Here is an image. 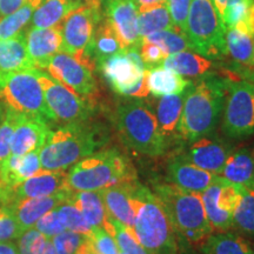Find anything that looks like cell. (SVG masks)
Here are the masks:
<instances>
[{
	"label": "cell",
	"mask_w": 254,
	"mask_h": 254,
	"mask_svg": "<svg viewBox=\"0 0 254 254\" xmlns=\"http://www.w3.org/2000/svg\"><path fill=\"white\" fill-rule=\"evenodd\" d=\"M107 139L106 128L100 124L90 122V119L65 124L56 131L51 129L39 153L41 168L66 171L104 147Z\"/></svg>",
	"instance_id": "6da1fadb"
},
{
	"label": "cell",
	"mask_w": 254,
	"mask_h": 254,
	"mask_svg": "<svg viewBox=\"0 0 254 254\" xmlns=\"http://www.w3.org/2000/svg\"><path fill=\"white\" fill-rule=\"evenodd\" d=\"M227 79L207 75L187 88L177 131L183 139L194 141L214 131L224 109Z\"/></svg>",
	"instance_id": "7a4b0ae2"
},
{
	"label": "cell",
	"mask_w": 254,
	"mask_h": 254,
	"mask_svg": "<svg viewBox=\"0 0 254 254\" xmlns=\"http://www.w3.org/2000/svg\"><path fill=\"white\" fill-rule=\"evenodd\" d=\"M133 232L139 244L151 254H177V234L158 196L138 184L133 193Z\"/></svg>",
	"instance_id": "3957f363"
},
{
	"label": "cell",
	"mask_w": 254,
	"mask_h": 254,
	"mask_svg": "<svg viewBox=\"0 0 254 254\" xmlns=\"http://www.w3.org/2000/svg\"><path fill=\"white\" fill-rule=\"evenodd\" d=\"M135 180L136 173L131 160L118 148L95 152L75 163L67 172V185L74 192L100 190Z\"/></svg>",
	"instance_id": "277c9868"
},
{
	"label": "cell",
	"mask_w": 254,
	"mask_h": 254,
	"mask_svg": "<svg viewBox=\"0 0 254 254\" xmlns=\"http://www.w3.org/2000/svg\"><path fill=\"white\" fill-rule=\"evenodd\" d=\"M154 194L163 204L177 236L190 244H201L213 228L206 215L201 195L186 192L173 184H160Z\"/></svg>",
	"instance_id": "5b68a950"
},
{
	"label": "cell",
	"mask_w": 254,
	"mask_h": 254,
	"mask_svg": "<svg viewBox=\"0 0 254 254\" xmlns=\"http://www.w3.org/2000/svg\"><path fill=\"white\" fill-rule=\"evenodd\" d=\"M117 128L123 141L147 157H160L166 151L165 135L159 129L157 118L148 105L141 100H131L117 110Z\"/></svg>",
	"instance_id": "8992f818"
},
{
	"label": "cell",
	"mask_w": 254,
	"mask_h": 254,
	"mask_svg": "<svg viewBox=\"0 0 254 254\" xmlns=\"http://www.w3.org/2000/svg\"><path fill=\"white\" fill-rule=\"evenodd\" d=\"M0 103L25 116L53 122L37 68L0 73Z\"/></svg>",
	"instance_id": "52a82bcc"
},
{
	"label": "cell",
	"mask_w": 254,
	"mask_h": 254,
	"mask_svg": "<svg viewBox=\"0 0 254 254\" xmlns=\"http://www.w3.org/2000/svg\"><path fill=\"white\" fill-rule=\"evenodd\" d=\"M184 32L193 51L207 58L227 55L225 33L226 27L212 0H192Z\"/></svg>",
	"instance_id": "ba28073f"
},
{
	"label": "cell",
	"mask_w": 254,
	"mask_h": 254,
	"mask_svg": "<svg viewBox=\"0 0 254 254\" xmlns=\"http://www.w3.org/2000/svg\"><path fill=\"white\" fill-rule=\"evenodd\" d=\"M222 129L233 139L254 133V79L227 78Z\"/></svg>",
	"instance_id": "9c48e42d"
},
{
	"label": "cell",
	"mask_w": 254,
	"mask_h": 254,
	"mask_svg": "<svg viewBox=\"0 0 254 254\" xmlns=\"http://www.w3.org/2000/svg\"><path fill=\"white\" fill-rule=\"evenodd\" d=\"M45 103L55 123L71 124L88 120L92 117L93 106L86 97L78 94L62 82L53 79L49 73L37 69Z\"/></svg>",
	"instance_id": "30bf717a"
},
{
	"label": "cell",
	"mask_w": 254,
	"mask_h": 254,
	"mask_svg": "<svg viewBox=\"0 0 254 254\" xmlns=\"http://www.w3.org/2000/svg\"><path fill=\"white\" fill-rule=\"evenodd\" d=\"M103 19V13L95 12L86 5L79 6L66 15L62 23L63 50L75 57L91 68H95V63L88 57V47L93 39L97 25Z\"/></svg>",
	"instance_id": "8fae6325"
},
{
	"label": "cell",
	"mask_w": 254,
	"mask_h": 254,
	"mask_svg": "<svg viewBox=\"0 0 254 254\" xmlns=\"http://www.w3.org/2000/svg\"><path fill=\"white\" fill-rule=\"evenodd\" d=\"M98 66L116 93L132 98H145L150 93L146 79L147 67L133 62L124 51L103 60Z\"/></svg>",
	"instance_id": "7c38bea8"
},
{
	"label": "cell",
	"mask_w": 254,
	"mask_h": 254,
	"mask_svg": "<svg viewBox=\"0 0 254 254\" xmlns=\"http://www.w3.org/2000/svg\"><path fill=\"white\" fill-rule=\"evenodd\" d=\"M243 186L218 177L201 193L206 215L213 231L227 232L233 227V211Z\"/></svg>",
	"instance_id": "4fadbf2b"
},
{
	"label": "cell",
	"mask_w": 254,
	"mask_h": 254,
	"mask_svg": "<svg viewBox=\"0 0 254 254\" xmlns=\"http://www.w3.org/2000/svg\"><path fill=\"white\" fill-rule=\"evenodd\" d=\"M45 69L53 79L82 97H91L97 90L94 69L66 52L53 56Z\"/></svg>",
	"instance_id": "5bb4252c"
},
{
	"label": "cell",
	"mask_w": 254,
	"mask_h": 254,
	"mask_svg": "<svg viewBox=\"0 0 254 254\" xmlns=\"http://www.w3.org/2000/svg\"><path fill=\"white\" fill-rule=\"evenodd\" d=\"M135 0H105L107 21L116 31L124 49L140 46Z\"/></svg>",
	"instance_id": "9a60e30c"
},
{
	"label": "cell",
	"mask_w": 254,
	"mask_h": 254,
	"mask_svg": "<svg viewBox=\"0 0 254 254\" xmlns=\"http://www.w3.org/2000/svg\"><path fill=\"white\" fill-rule=\"evenodd\" d=\"M66 189H69L66 171L41 170L40 172L28 178L13 189L4 190L7 196V201H18L23 199L55 194Z\"/></svg>",
	"instance_id": "2e32d148"
},
{
	"label": "cell",
	"mask_w": 254,
	"mask_h": 254,
	"mask_svg": "<svg viewBox=\"0 0 254 254\" xmlns=\"http://www.w3.org/2000/svg\"><path fill=\"white\" fill-rule=\"evenodd\" d=\"M73 192L74 190L71 189H66L51 195L23 199L18 200V201H8V205L13 212L15 219H17L19 226L23 232H25L30 228H33L36 222L47 212L52 211L59 205L68 201Z\"/></svg>",
	"instance_id": "e0dca14e"
},
{
	"label": "cell",
	"mask_w": 254,
	"mask_h": 254,
	"mask_svg": "<svg viewBox=\"0 0 254 254\" xmlns=\"http://www.w3.org/2000/svg\"><path fill=\"white\" fill-rule=\"evenodd\" d=\"M26 49L34 67L45 69L47 64L57 53L63 50L62 25L55 27H31L25 32Z\"/></svg>",
	"instance_id": "ac0fdd59"
},
{
	"label": "cell",
	"mask_w": 254,
	"mask_h": 254,
	"mask_svg": "<svg viewBox=\"0 0 254 254\" xmlns=\"http://www.w3.org/2000/svg\"><path fill=\"white\" fill-rule=\"evenodd\" d=\"M139 182L120 183L117 185L100 190L105 208L111 218L118 220L126 230L134 236V208H133V193Z\"/></svg>",
	"instance_id": "d6986e66"
},
{
	"label": "cell",
	"mask_w": 254,
	"mask_h": 254,
	"mask_svg": "<svg viewBox=\"0 0 254 254\" xmlns=\"http://www.w3.org/2000/svg\"><path fill=\"white\" fill-rule=\"evenodd\" d=\"M51 131L50 123L20 113L11 141V154L25 155L41 150Z\"/></svg>",
	"instance_id": "ffe728a7"
},
{
	"label": "cell",
	"mask_w": 254,
	"mask_h": 254,
	"mask_svg": "<svg viewBox=\"0 0 254 254\" xmlns=\"http://www.w3.org/2000/svg\"><path fill=\"white\" fill-rule=\"evenodd\" d=\"M167 177L171 184L179 189L201 194L213 183L217 174L202 170L186 160L183 155H178L168 164Z\"/></svg>",
	"instance_id": "44dd1931"
},
{
	"label": "cell",
	"mask_w": 254,
	"mask_h": 254,
	"mask_svg": "<svg viewBox=\"0 0 254 254\" xmlns=\"http://www.w3.org/2000/svg\"><path fill=\"white\" fill-rule=\"evenodd\" d=\"M230 154L231 150L226 144L202 136L190 142L189 150L182 155L202 170L220 174Z\"/></svg>",
	"instance_id": "7402d4cb"
},
{
	"label": "cell",
	"mask_w": 254,
	"mask_h": 254,
	"mask_svg": "<svg viewBox=\"0 0 254 254\" xmlns=\"http://www.w3.org/2000/svg\"><path fill=\"white\" fill-rule=\"evenodd\" d=\"M40 150L32 151L25 155H9L4 170L0 173V189L7 190L21 184L28 178L40 172Z\"/></svg>",
	"instance_id": "603a6c76"
},
{
	"label": "cell",
	"mask_w": 254,
	"mask_h": 254,
	"mask_svg": "<svg viewBox=\"0 0 254 254\" xmlns=\"http://www.w3.org/2000/svg\"><path fill=\"white\" fill-rule=\"evenodd\" d=\"M220 174L228 182L245 189H254V151L241 147L231 152Z\"/></svg>",
	"instance_id": "cb8c5ba5"
},
{
	"label": "cell",
	"mask_w": 254,
	"mask_h": 254,
	"mask_svg": "<svg viewBox=\"0 0 254 254\" xmlns=\"http://www.w3.org/2000/svg\"><path fill=\"white\" fill-rule=\"evenodd\" d=\"M34 68L27 53L24 31L13 38L0 40V73Z\"/></svg>",
	"instance_id": "d4e9b609"
},
{
	"label": "cell",
	"mask_w": 254,
	"mask_h": 254,
	"mask_svg": "<svg viewBox=\"0 0 254 254\" xmlns=\"http://www.w3.org/2000/svg\"><path fill=\"white\" fill-rule=\"evenodd\" d=\"M146 79L148 91L157 98L183 93L190 85V81L184 79L183 75L163 66L148 68L146 72Z\"/></svg>",
	"instance_id": "484cf974"
},
{
	"label": "cell",
	"mask_w": 254,
	"mask_h": 254,
	"mask_svg": "<svg viewBox=\"0 0 254 254\" xmlns=\"http://www.w3.org/2000/svg\"><path fill=\"white\" fill-rule=\"evenodd\" d=\"M124 49L122 41L119 40L116 31L106 20H101L97 25L94 31L93 39L88 47V57L97 64L110 58L114 55L123 52Z\"/></svg>",
	"instance_id": "4316f807"
},
{
	"label": "cell",
	"mask_w": 254,
	"mask_h": 254,
	"mask_svg": "<svg viewBox=\"0 0 254 254\" xmlns=\"http://www.w3.org/2000/svg\"><path fill=\"white\" fill-rule=\"evenodd\" d=\"M79 0H43L31 19V27L47 28L62 25L69 12L81 6Z\"/></svg>",
	"instance_id": "83f0119b"
},
{
	"label": "cell",
	"mask_w": 254,
	"mask_h": 254,
	"mask_svg": "<svg viewBox=\"0 0 254 254\" xmlns=\"http://www.w3.org/2000/svg\"><path fill=\"white\" fill-rule=\"evenodd\" d=\"M187 88L183 93L160 97L158 101L155 118H157L159 129L164 135H172L177 131L183 113Z\"/></svg>",
	"instance_id": "f1b7e54d"
},
{
	"label": "cell",
	"mask_w": 254,
	"mask_h": 254,
	"mask_svg": "<svg viewBox=\"0 0 254 254\" xmlns=\"http://www.w3.org/2000/svg\"><path fill=\"white\" fill-rule=\"evenodd\" d=\"M72 202L79 208L88 225L93 227H103L107 220V211L105 208L100 190H81L73 192Z\"/></svg>",
	"instance_id": "f546056e"
},
{
	"label": "cell",
	"mask_w": 254,
	"mask_h": 254,
	"mask_svg": "<svg viewBox=\"0 0 254 254\" xmlns=\"http://www.w3.org/2000/svg\"><path fill=\"white\" fill-rule=\"evenodd\" d=\"M204 254H252L249 241L232 232L209 234L200 244Z\"/></svg>",
	"instance_id": "4dcf8cb0"
},
{
	"label": "cell",
	"mask_w": 254,
	"mask_h": 254,
	"mask_svg": "<svg viewBox=\"0 0 254 254\" xmlns=\"http://www.w3.org/2000/svg\"><path fill=\"white\" fill-rule=\"evenodd\" d=\"M174 26L166 2L140 6L138 9L139 37L144 39L153 32L167 30Z\"/></svg>",
	"instance_id": "1f68e13d"
},
{
	"label": "cell",
	"mask_w": 254,
	"mask_h": 254,
	"mask_svg": "<svg viewBox=\"0 0 254 254\" xmlns=\"http://www.w3.org/2000/svg\"><path fill=\"white\" fill-rule=\"evenodd\" d=\"M165 68L172 69L183 77H198L211 68L212 63L201 55L183 51L166 57L163 62Z\"/></svg>",
	"instance_id": "d6a6232c"
},
{
	"label": "cell",
	"mask_w": 254,
	"mask_h": 254,
	"mask_svg": "<svg viewBox=\"0 0 254 254\" xmlns=\"http://www.w3.org/2000/svg\"><path fill=\"white\" fill-rule=\"evenodd\" d=\"M226 53L241 65L254 66V37L237 28H226Z\"/></svg>",
	"instance_id": "836d02e7"
},
{
	"label": "cell",
	"mask_w": 254,
	"mask_h": 254,
	"mask_svg": "<svg viewBox=\"0 0 254 254\" xmlns=\"http://www.w3.org/2000/svg\"><path fill=\"white\" fill-rule=\"evenodd\" d=\"M221 20L226 28H237L254 37V0H240L228 6Z\"/></svg>",
	"instance_id": "e575fe53"
},
{
	"label": "cell",
	"mask_w": 254,
	"mask_h": 254,
	"mask_svg": "<svg viewBox=\"0 0 254 254\" xmlns=\"http://www.w3.org/2000/svg\"><path fill=\"white\" fill-rule=\"evenodd\" d=\"M41 2L43 0H28L23 7L17 9L13 13L0 17V40L9 39L21 33L31 23L32 15Z\"/></svg>",
	"instance_id": "d590c367"
},
{
	"label": "cell",
	"mask_w": 254,
	"mask_h": 254,
	"mask_svg": "<svg viewBox=\"0 0 254 254\" xmlns=\"http://www.w3.org/2000/svg\"><path fill=\"white\" fill-rule=\"evenodd\" d=\"M148 41V43L157 44L161 50L164 51L165 55L170 56L174 53L183 52V51L192 50V44L186 33L182 28L173 26L172 28H167V30H161L153 32V33L148 34L141 41ZM140 41V43H141Z\"/></svg>",
	"instance_id": "8d00e7d4"
},
{
	"label": "cell",
	"mask_w": 254,
	"mask_h": 254,
	"mask_svg": "<svg viewBox=\"0 0 254 254\" xmlns=\"http://www.w3.org/2000/svg\"><path fill=\"white\" fill-rule=\"evenodd\" d=\"M233 226L241 233L254 238V189H241L233 211Z\"/></svg>",
	"instance_id": "74e56055"
},
{
	"label": "cell",
	"mask_w": 254,
	"mask_h": 254,
	"mask_svg": "<svg viewBox=\"0 0 254 254\" xmlns=\"http://www.w3.org/2000/svg\"><path fill=\"white\" fill-rule=\"evenodd\" d=\"M104 230L109 232L114 238L123 254H151L139 244L135 237L129 233L123 224H120L116 219L111 218L109 214H107V220L105 222Z\"/></svg>",
	"instance_id": "f35d334b"
},
{
	"label": "cell",
	"mask_w": 254,
	"mask_h": 254,
	"mask_svg": "<svg viewBox=\"0 0 254 254\" xmlns=\"http://www.w3.org/2000/svg\"><path fill=\"white\" fill-rule=\"evenodd\" d=\"M20 113L4 106V117L0 123V173L4 170L11 155V141L14 127L17 125Z\"/></svg>",
	"instance_id": "ab89813d"
},
{
	"label": "cell",
	"mask_w": 254,
	"mask_h": 254,
	"mask_svg": "<svg viewBox=\"0 0 254 254\" xmlns=\"http://www.w3.org/2000/svg\"><path fill=\"white\" fill-rule=\"evenodd\" d=\"M24 232L19 226L13 212L9 207L4 190H0V241L18 239Z\"/></svg>",
	"instance_id": "60d3db41"
},
{
	"label": "cell",
	"mask_w": 254,
	"mask_h": 254,
	"mask_svg": "<svg viewBox=\"0 0 254 254\" xmlns=\"http://www.w3.org/2000/svg\"><path fill=\"white\" fill-rule=\"evenodd\" d=\"M57 211H58L59 217L62 219L66 230L78 232V233L85 234V236H88L92 232V227L85 220L84 215L81 214L77 206L73 204L71 199L59 205L57 207Z\"/></svg>",
	"instance_id": "b9f144b4"
},
{
	"label": "cell",
	"mask_w": 254,
	"mask_h": 254,
	"mask_svg": "<svg viewBox=\"0 0 254 254\" xmlns=\"http://www.w3.org/2000/svg\"><path fill=\"white\" fill-rule=\"evenodd\" d=\"M87 237L94 254H122L114 238L103 227H93Z\"/></svg>",
	"instance_id": "7bdbcfd3"
},
{
	"label": "cell",
	"mask_w": 254,
	"mask_h": 254,
	"mask_svg": "<svg viewBox=\"0 0 254 254\" xmlns=\"http://www.w3.org/2000/svg\"><path fill=\"white\" fill-rule=\"evenodd\" d=\"M86 238L87 236H85V234L65 230L62 233L53 237L51 241H52V245L58 254H75L79 247L86 240Z\"/></svg>",
	"instance_id": "ee69618b"
},
{
	"label": "cell",
	"mask_w": 254,
	"mask_h": 254,
	"mask_svg": "<svg viewBox=\"0 0 254 254\" xmlns=\"http://www.w3.org/2000/svg\"><path fill=\"white\" fill-rule=\"evenodd\" d=\"M45 238L36 228H30L25 231L18 238V250L20 254H43L47 243Z\"/></svg>",
	"instance_id": "f6af8a7d"
},
{
	"label": "cell",
	"mask_w": 254,
	"mask_h": 254,
	"mask_svg": "<svg viewBox=\"0 0 254 254\" xmlns=\"http://www.w3.org/2000/svg\"><path fill=\"white\" fill-rule=\"evenodd\" d=\"M34 228H36L37 231H39L44 237L50 240L52 239L53 237H56L57 234L62 233L63 231L66 230L62 219L59 217L57 208L47 212L46 214H44L43 217L36 222Z\"/></svg>",
	"instance_id": "bcb514c9"
},
{
	"label": "cell",
	"mask_w": 254,
	"mask_h": 254,
	"mask_svg": "<svg viewBox=\"0 0 254 254\" xmlns=\"http://www.w3.org/2000/svg\"><path fill=\"white\" fill-rule=\"evenodd\" d=\"M139 49H140L139 53H140L142 62L145 63L147 68H152L154 65H160L167 57L157 44L148 43V41L142 40Z\"/></svg>",
	"instance_id": "7dc6e473"
},
{
	"label": "cell",
	"mask_w": 254,
	"mask_h": 254,
	"mask_svg": "<svg viewBox=\"0 0 254 254\" xmlns=\"http://www.w3.org/2000/svg\"><path fill=\"white\" fill-rule=\"evenodd\" d=\"M190 1L192 0H166V5L170 12L174 26L182 28L184 31L189 14Z\"/></svg>",
	"instance_id": "c3c4849f"
},
{
	"label": "cell",
	"mask_w": 254,
	"mask_h": 254,
	"mask_svg": "<svg viewBox=\"0 0 254 254\" xmlns=\"http://www.w3.org/2000/svg\"><path fill=\"white\" fill-rule=\"evenodd\" d=\"M28 2V0H0V17L13 13Z\"/></svg>",
	"instance_id": "681fc988"
},
{
	"label": "cell",
	"mask_w": 254,
	"mask_h": 254,
	"mask_svg": "<svg viewBox=\"0 0 254 254\" xmlns=\"http://www.w3.org/2000/svg\"><path fill=\"white\" fill-rule=\"evenodd\" d=\"M0 254H20L13 241H0Z\"/></svg>",
	"instance_id": "f907efd6"
},
{
	"label": "cell",
	"mask_w": 254,
	"mask_h": 254,
	"mask_svg": "<svg viewBox=\"0 0 254 254\" xmlns=\"http://www.w3.org/2000/svg\"><path fill=\"white\" fill-rule=\"evenodd\" d=\"M238 1H240V0H212V2H213L214 7L218 11V13L220 14V17L224 14L225 9H226L228 6H231L232 4Z\"/></svg>",
	"instance_id": "816d5d0a"
},
{
	"label": "cell",
	"mask_w": 254,
	"mask_h": 254,
	"mask_svg": "<svg viewBox=\"0 0 254 254\" xmlns=\"http://www.w3.org/2000/svg\"><path fill=\"white\" fill-rule=\"evenodd\" d=\"M81 1V4L88 6V7L93 9L95 12H100L101 13V4H103V0H79Z\"/></svg>",
	"instance_id": "f5cc1de1"
},
{
	"label": "cell",
	"mask_w": 254,
	"mask_h": 254,
	"mask_svg": "<svg viewBox=\"0 0 254 254\" xmlns=\"http://www.w3.org/2000/svg\"><path fill=\"white\" fill-rule=\"evenodd\" d=\"M135 2L138 5V7H140V6L161 4V2H166V0H135Z\"/></svg>",
	"instance_id": "db71d44e"
},
{
	"label": "cell",
	"mask_w": 254,
	"mask_h": 254,
	"mask_svg": "<svg viewBox=\"0 0 254 254\" xmlns=\"http://www.w3.org/2000/svg\"><path fill=\"white\" fill-rule=\"evenodd\" d=\"M43 254H58V253L56 252L55 247H53V245H52V241H51L50 239L47 240V243H46V245H45V249H44Z\"/></svg>",
	"instance_id": "11a10c76"
},
{
	"label": "cell",
	"mask_w": 254,
	"mask_h": 254,
	"mask_svg": "<svg viewBox=\"0 0 254 254\" xmlns=\"http://www.w3.org/2000/svg\"><path fill=\"white\" fill-rule=\"evenodd\" d=\"M2 117H4V106H2V104L0 103V123H1Z\"/></svg>",
	"instance_id": "9f6ffc18"
},
{
	"label": "cell",
	"mask_w": 254,
	"mask_h": 254,
	"mask_svg": "<svg viewBox=\"0 0 254 254\" xmlns=\"http://www.w3.org/2000/svg\"><path fill=\"white\" fill-rule=\"evenodd\" d=\"M252 254H254V252H252Z\"/></svg>",
	"instance_id": "6f0895ef"
},
{
	"label": "cell",
	"mask_w": 254,
	"mask_h": 254,
	"mask_svg": "<svg viewBox=\"0 0 254 254\" xmlns=\"http://www.w3.org/2000/svg\"><path fill=\"white\" fill-rule=\"evenodd\" d=\"M0 190H1V189H0Z\"/></svg>",
	"instance_id": "680465c9"
},
{
	"label": "cell",
	"mask_w": 254,
	"mask_h": 254,
	"mask_svg": "<svg viewBox=\"0 0 254 254\" xmlns=\"http://www.w3.org/2000/svg\"><path fill=\"white\" fill-rule=\"evenodd\" d=\"M122 254H123V253H122Z\"/></svg>",
	"instance_id": "91938a15"
}]
</instances>
